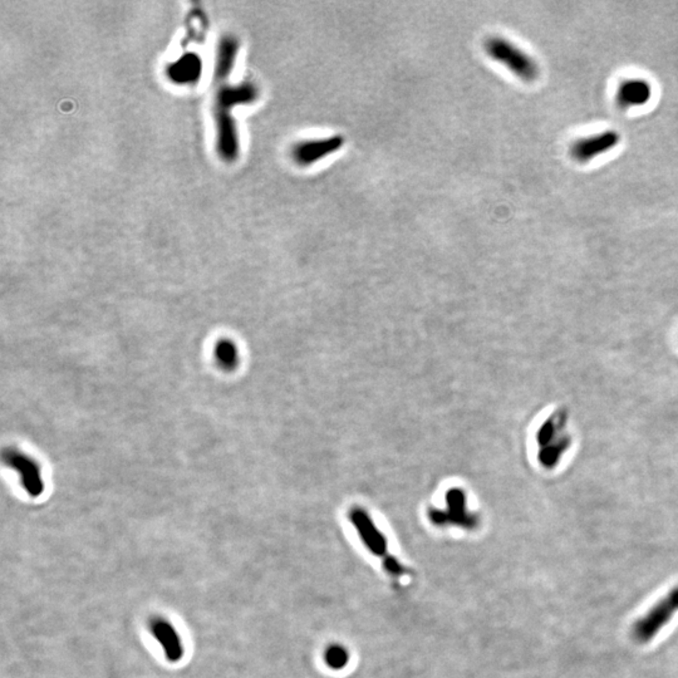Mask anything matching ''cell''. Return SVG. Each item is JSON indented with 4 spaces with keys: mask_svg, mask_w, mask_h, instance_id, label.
<instances>
[{
    "mask_svg": "<svg viewBox=\"0 0 678 678\" xmlns=\"http://www.w3.org/2000/svg\"><path fill=\"white\" fill-rule=\"evenodd\" d=\"M383 565H385V568H386L388 573L392 574V576H403L406 573L403 565H401L400 562L396 558L391 557V555L385 557Z\"/></svg>",
    "mask_w": 678,
    "mask_h": 678,
    "instance_id": "14",
    "label": "cell"
},
{
    "mask_svg": "<svg viewBox=\"0 0 678 678\" xmlns=\"http://www.w3.org/2000/svg\"><path fill=\"white\" fill-rule=\"evenodd\" d=\"M485 49L492 60L505 64L516 77L523 81L533 82L538 78L539 67L537 62L513 43L509 42L508 39L501 36L489 38L485 43Z\"/></svg>",
    "mask_w": 678,
    "mask_h": 678,
    "instance_id": "2",
    "label": "cell"
},
{
    "mask_svg": "<svg viewBox=\"0 0 678 678\" xmlns=\"http://www.w3.org/2000/svg\"><path fill=\"white\" fill-rule=\"evenodd\" d=\"M619 144V134L608 130L606 132L594 134L576 141L570 147V155L578 162H588L592 158L606 153Z\"/></svg>",
    "mask_w": 678,
    "mask_h": 678,
    "instance_id": "7",
    "label": "cell"
},
{
    "mask_svg": "<svg viewBox=\"0 0 678 678\" xmlns=\"http://www.w3.org/2000/svg\"><path fill=\"white\" fill-rule=\"evenodd\" d=\"M215 353H216L219 364H221L224 368L230 370V368H234L237 366V348L229 340H221V342H219Z\"/></svg>",
    "mask_w": 678,
    "mask_h": 678,
    "instance_id": "11",
    "label": "cell"
},
{
    "mask_svg": "<svg viewBox=\"0 0 678 678\" xmlns=\"http://www.w3.org/2000/svg\"><path fill=\"white\" fill-rule=\"evenodd\" d=\"M652 97V87L646 79H627L618 87L617 104L619 109H627L643 106Z\"/></svg>",
    "mask_w": 678,
    "mask_h": 678,
    "instance_id": "10",
    "label": "cell"
},
{
    "mask_svg": "<svg viewBox=\"0 0 678 678\" xmlns=\"http://www.w3.org/2000/svg\"><path fill=\"white\" fill-rule=\"evenodd\" d=\"M150 630L152 636L155 637V639L164 649L167 660L171 663L180 662L185 653V649L174 624L170 623L165 618H153L150 623Z\"/></svg>",
    "mask_w": 678,
    "mask_h": 678,
    "instance_id": "9",
    "label": "cell"
},
{
    "mask_svg": "<svg viewBox=\"0 0 678 678\" xmlns=\"http://www.w3.org/2000/svg\"><path fill=\"white\" fill-rule=\"evenodd\" d=\"M446 510L440 509H430L429 518L431 523L445 527V525H456L464 529H473L478 524L476 515L467 511L466 495L465 491L459 487L450 489L446 494Z\"/></svg>",
    "mask_w": 678,
    "mask_h": 678,
    "instance_id": "4",
    "label": "cell"
},
{
    "mask_svg": "<svg viewBox=\"0 0 678 678\" xmlns=\"http://www.w3.org/2000/svg\"><path fill=\"white\" fill-rule=\"evenodd\" d=\"M348 516L353 527H356L358 535L371 553H373L377 557H387V540L378 530V527H375L368 513L364 509L356 506L350 510Z\"/></svg>",
    "mask_w": 678,
    "mask_h": 678,
    "instance_id": "6",
    "label": "cell"
},
{
    "mask_svg": "<svg viewBox=\"0 0 678 678\" xmlns=\"http://www.w3.org/2000/svg\"><path fill=\"white\" fill-rule=\"evenodd\" d=\"M678 611V587L667 594L666 598L660 600L653 608L647 611L644 617L639 618L632 628V636L637 642L646 643L651 641L658 630L666 625L670 619Z\"/></svg>",
    "mask_w": 678,
    "mask_h": 678,
    "instance_id": "3",
    "label": "cell"
},
{
    "mask_svg": "<svg viewBox=\"0 0 678 678\" xmlns=\"http://www.w3.org/2000/svg\"><path fill=\"white\" fill-rule=\"evenodd\" d=\"M175 69L177 71H181L180 73L181 77L179 79H181V82H188V79H194L195 77L193 76V72L199 73V69H200V64H199V60H195L193 61L191 57L188 60H180V62L174 66Z\"/></svg>",
    "mask_w": 678,
    "mask_h": 678,
    "instance_id": "13",
    "label": "cell"
},
{
    "mask_svg": "<svg viewBox=\"0 0 678 678\" xmlns=\"http://www.w3.org/2000/svg\"><path fill=\"white\" fill-rule=\"evenodd\" d=\"M348 658H350L348 652L340 646H331L326 652V662L328 666L333 670H340L345 667Z\"/></svg>",
    "mask_w": 678,
    "mask_h": 678,
    "instance_id": "12",
    "label": "cell"
},
{
    "mask_svg": "<svg viewBox=\"0 0 678 678\" xmlns=\"http://www.w3.org/2000/svg\"><path fill=\"white\" fill-rule=\"evenodd\" d=\"M343 145L345 139L339 134L326 139H307L293 146L291 158L299 166H309L338 151Z\"/></svg>",
    "mask_w": 678,
    "mask_h": 678,
    "instance_id": "5",
    "label": "cell"
},
{
    "mask_svg": "<svg viewBox=\"0 0 678 678\" xmlns=\"http://www.w3.org/2000/svg\"><path fill=\"white\" fill-rule=\"evenodd\" d=\"M4 460L9 466H12L18 471L22 478V484L31 497H36L42 495L44 490L42 473L34 461L14 450L4 451Z\"/></svg>",
    "mask_w": 678,
    "mask_h": 678,
    "instance_id": "8",
    "label": "cell"
},
{
    "mask_svg": "<svg viewBox=\"0 0 678 678\" xmlns=\"http://www.w3.org/2000/svg\"><path fill=\"white\" fill-rule=\"evenodd\" d=\"M239 43L237 38L226 36L220 39L216 52L215 81L216 93L214 103V118L216 127V151L225 162H234L239 156V136L233 109L237 106L254 102L259 97V90L253 82L229 85V78L235 64Z\"/></svg>",
    "mask_w": 678,
    "mask_h": 678,
    "instance_id": "1",
    "label": "cell"
}]
</instances>
